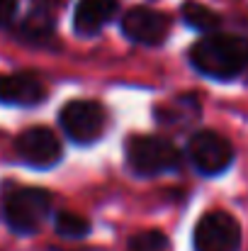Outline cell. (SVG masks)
<instances>
[{
    "instance_id": "obj_1",
    "label": "cell",
    "mask_w": 248,
    "mask_h": 251,
    "mask_svg": "<svg viewBox=\"0 0 248 251\" xmlns=\"http://www.w3.org/2000/svg\"><path fill=\"white\" fill-rule=\"evenodd\" d=\"M190 64L207 78L231 81L248 69V37L207 34L190 49Z\"/></svg>"
},
{
    "instance_id": "obj_2",
    "label": "cell",
    "mask_w": 248,
    "mask_h": 251,
    "mask_svg": "<svg viewBox=\"0 0 248 251\" xmlns=\"http://www.w3.org/2000/svg\"><path fill=\"white\" fill-rule=\"evenodd\" d=\"M49 212H51V193L44 188H15L2 200L5 225L22 237L39 232Z\"/></svg>"
},
{
    "instance_id": "obj_3",
    "label": "cell",
    "mask_w": 248,
    "mask_h": 251,
    "mask_svg": "<svg viewBox=\"0 0 248 251\" xmlns=\"http://www.w3.org/2000/svg\"><path fill=\"white\" fill-rule=\"evenodd\" d=\"M127 166L141 178H154L180 166V151L173 142L154 134H136L127 139L124 147Z\"/></svg>"
},
{
    "instance_id": "obj_4",
    "label": "cell",
    "mask_w": 248,
    "mask_h": 251,
    "mask_svg": "<svg viewBox=\"0 0 248 251\" xmlns=\"http://www.w3.org/2000/svg\"><path fill=\"white\" fill-rule=\"evenodd\" d=\"M61 129L76 144H92L107 129V110L97 100H71L59 112Z\"/></svg>"
},
{
    "instance_id": "obj_5",
    "label": "cell",
    "mask_w": 248,
    "mask_h": 251,
    "mask_svg": "<svg viewBox=\"0 0 248 251\" xmlns=\"http://www.w3.org/2000/svg\"><path fill=\"white\" fill-rule=\"evenodd\" d=\"M241 225L224 210L204 212L192 232V251H239Z\"/></svg>"
},
{
    "instance_id": "obj_6",
    "label": "cell",
    "mask_w": 248,
    "mask_h": 251,
    "mask_svg": "<svg viewBox=\"0 0 248 251\" xmlns=\"http://www.w3.org/2000/svg\"><path fill=\"white\" fill-rule=\"evenodd\" d=\"M187 159L197 173L219 176L234 164V147L224 134L214 129H200L187 142Z\"/></svg>"
},
{
    "instance_id": "obj_7",
    "label": "cell",
    "mask_w": 248,
    "mask_h": 251,
    "mask_svg": "<svg viewBox=\"0 0 248 251\" xmlns=\"http://www.w3.org/2000/svg\"><path fill=\"white\" fill-rule=\"evenodd\" d=\"M17 156L32 168H51L61 161V142L49 127H29L15 142Z\"/></svg>"
},
{
    "instance_id": "obj_8",
    "label": "cell",
    "mask_w": 248,
    "mask_h": 251,
    "mask_svg": "<svg viewBox=\"0 0 248 251\" xmlns=\"http://www.w3.org/2000/svg\"><path fill=\"white\" fill-rule=\"evenodd\" d=\"M122 32L136 44L158 47L170 34V20L154 7H132L122 17Z\"/></svg>"
},
{
    "instance_id": "obj_9",
    "label": "cell",
    "mask_w": 248,
    "mask_h": 251,
    "mask_svg": "<svg viewBox=\"0 0 248 251\" xmlns=\"http://www.w3.org/2000/svg\"><path fill=\"white\" fill-rule=\"evenodd\" d=\"M44 98H46V85L42 81V76L34 71L0 76V102L2 105L32 107V105H39Z\"/></svg>"
},
{
    "instance_id": "obj_10",
    "label": "cell",
    "mask_w": 248,
    "mask_h": 251,
    "mask_svg": "<svg viewBox=\"0 0 248 251\" xmlns=\"http://www.w3.org/2000/svg\"><path fill=\"white\" fill-rule=\"evenodd\" d=\"M117 0H78L73 12V29L81 37H95L117 12Z\"/></svg>"
},
{
    "instance_id": "obj_11",
    "label": "cell",
    "mask_w": 248,
    "mask_h": 251,
    "mask_svg": "<svg viewBox=\"0 0 248 251\" xmlns=\"http://www.w3.org/2000/svg\"><path fill=\"white\" fill-rule=\"evenodd\" d=\"M180 15H182V22H185L187 27L197 29V32H209V34H214V32L219 29V25H222V17H219L214 10H209L207 5L197 2V0L182 2Z\"/></svg>"
},
{
    "instance_id": "obj_12",
    "label": "cell",
    "mask_w": 248,
    "mask_h": 251,
    "mask_svg": "<svg viewBox=\"0 0 248 251\" xmlns=\"http://www.w3.org/2000/svg\"><path fill=\"white\" fill-rule=\"evenodd\" d=\"M20 39L29 44H44L54 37V15H46L42 10H32L24 22L20 25Z\"/></svg>"
},
{
    "instance_id": "obj_13",
    "label": "cell",
    "mask_w": 248,
    "mask_h": 251,
    "mask_svg": "<svg viewBox=\"0 0 248 251\" xmlns=\"http://www.w3.org/2000/svg\"><path fill=\"white\" fill-rule=\"evenodd\" d=\"M158 115V122L161 125H178V122H190L192 117L200 115V102L195 95H182V98H175L170 100L168 105L156 110Z\"/></svg>"
},
{
    "instance_id": "obj_14",
    "label": "cell",
    "mask_w": 248,
    "mask_h": 251,
    "mask_svg": "<svg viewBox=\"0 0 248 251\" xmlns=\"http://www.w3.org/2000/svg\"><path fill=\"white\" fill-rule=\"evenodd\" d=\"M54 229H56V234L64 237V239H83V237L90 234V222H88L83 215L61 210V212H56V217H54Z\"/></svg>"
},
{
    "instance_id": "obj_15",
    "label": "cell",
    "mask_w": 248,
    "mask_h": 251,
    "mask_svg": "<svg viewBox=\"0 0 248 251\" xmlns=\"http://www.w3.org/2000/svg\"><path fill=\"white\" fill-rule=\"evenodd\" d=\"M124 251H170V242L161 229H144L129 237Z\"/></svg>"
},
{
    "instance_id": "obj_16",
    "label": "cell",
    "mask_w": 248,
    "mask_h": 251,
    "mask_svg": "<svg viewBox=\"0 0 248 251\" xmlns=\"http://www.w3.org/2000/svg\"><path fill=\"white\" fill-rule=\"evenodd\" d=\"M17 12V0H0V27L10 25Z\"/></svg>"
},
{
    "instance_id": "obj_17",
    "label": "cell",
    "mask_w": 248,
    "mask_h": 251,
    "mask_svg": "<svg viewBox=\"0 0 248 251\" xmlns=\"http://www.w3.org/2000/svg\"><path fill=\"white\" fill-rule=\"evenodd\" d=\"M64 5H66V0H34V10H42L46 15H56Z\"/></svg>"
}]
</instances>
